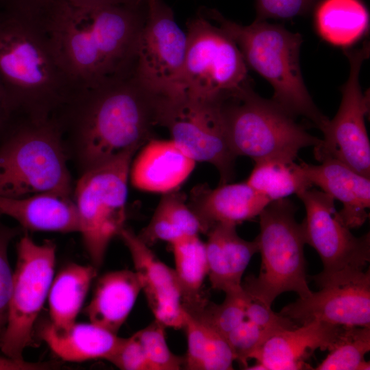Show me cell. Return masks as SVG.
Returning <instances> with one entry per match:
<instances>
[{
	"mask_svg": "<svg viewBox=\"0 0 370 370\" xmlns=\"http://www.w3.org/2000/svg\"><path fill=\"white\" fill-rule=\"evenodd\" d=\"M162 97L134 73L80 91L58 119L82 173L151 139Z\"/></svg>",
	"mask_w": 370,
	"mask_h": 370,
	"instance_id": "6da1fadb",
	"label": "cell"
},
{
	"mask_svg": "<svg viewBox=\"0 0 370 370\" xmlns=\"http://www.w3.org/2000/svg\"><path fill=\"white\" fill-rule=\"evenodd\" d=\"M13 8L40 27L82 90L121 77L129 70L127 39L107 8L78 7L68 0H16Z\"/></svg>",
	"mask_w": 370,
	"mask_h": 370,
	"instance_id": "7a4b0ae2",
	"label": "cell"
},
{
	"mask_svg": "<svg viewBox=\"0 0 370 370\" xmlns=\"http://www.w3.org/2000/svg\"><path fill=\"white\" fill-rule=\"evenodd\" d=\"M0 82L14 115L57 117L82 90L47 36L25 14L0 12Z\"/></svg>",
	"mask_w": 370,
	"mask_h": 370,
	"instance_id": "3957f363",
	"label": "cell"
},
{
	"mask_svg": "<svg viewBox=\"0 0 370 370\" xmlns=\"http://www.w3.org/2000/svg\"><path fill=\"white\" fill-rule=\"evenodd\" d=\"M236 44L247 66L267 79L273 88L272 100L287 113L308 119L321 131L329 119L313 102L304 82L299 51L301 36L284 27L256 19L243 25L214 9L201 10Z\"/></svg>",
	"mask_w": 370,
	"mask_h": 370,
	"instance_id": "277c9868",
	"label": "cell"
},
{
	"mask_svg": "<svg viewBox=\"0 0 370 370\" xmlns=\"http://www.w3.org/2000/svg\"><path fill=\"white\" fill-rule=\"evenodd\" d=\"M65 145L57 118H23L12 126L0 144V197L46 192L71 197Z\"/></svg>",
	"mask_w": 370,
	"mask_h": 370,
	"instance_id": "5b68a950",
	"label": "cell"
},
{
	"mask_svg": "<svg viewBox=\"0 0 370 370\" xmlns=\"http://www.w3.org/2000/svg\"><path fill=\"white\" fill-rule=\"evenodd\" d=\"M221 108L229 145L236 157L247 156L255 162H291L300 149L321 141L272 99L256 94L250 83L223 97Z\"/></svg>",
	"mask_w": 370,
	"mask_h": 370,
	"instance_id": "8992f818",
	"label": "cell"
},
{
	"mask_svg": "<svg viewBox=\"0 0 370 370\" xmlns=\"http://www.w3.org/2000/svg\"><path fill=\"white\" fill-rule=\"evenodd\" d=\"M296 210L295 205L284 198L271 201L259 214L260 230L256 239L260 271L257 278L247 277L242 286L251 299L267 307L284 292L293 291L300 298L312 293L306 271V243Z\"/></svg>",
	"mask_w": 370,
	"mask_h": 370,
	"instance_id": "52a82bcc",
	"label": "cell"
},
{
	"mask_svg": "<svg viewBox=\"0 0 370 370\" xmlns=\"http://www.w3.org/2000/svg\"><path fill=\"white\" fill-rule=\"evenodd\" d=\"M138 149H130L82 173L75 188L84 245L98 269L111 241L125 227L130 169Z\"/></svg>",
	"mask_w": 370,
	"mask_h": 370,
	"instance_id": "ba28073f",
	"label": "cell"
},
{
	"mask_svg": "<svg viewBox=\"0 0 370 370\" xmlns=\"http://www.w3.org/2000/svg\"><path fill=\"white\" fill-rule=\"evenodd\" d=\"M186 27L182 95L222 98L250 83L238 47L215 23L200 12Z\"/></svg>",
	"mask_w": 370,
	"mask_h": 370,
	"instance_id": "9c48e42d",
	"label": "cell"
},
{
	"mask_svg": "<svg viewBox=\"0 0 370 370\" xmlns=\"http://www.w3.org/2000/svg\"><path fill=\"white\" fill-rule=\"evenodd\" d=\"M222 98H200L185 94L162 97L159 114V125L168 129L171 140L184 153L195 162L215 166L220 184L229 183L232 179L236 158L227 137Z\"/></svg>",
	"mask_w": 370,
	"mask_h": 370,
	"instance_id": "30bf717a",
	"label": "cell"
},
{
	"mask_svg": "<svg viewBox=\"0 0 370 370\" xmlns=\"http://www.w3.org/2000/svg\"><path fill=\"white\" fill-rule=\"evenodd\" d=\"M56 244H37L26 233L16 244V262L5 332L0 350L5 356L23 360L33 342L36 319L48 297L53 280Z\"/></svg>",
	"mask_w": 370,
	"mask_h": 370,
	"instance_id": "8fae6325",
	"label": "cell"
},
{
	"mask_svg": "<svg viewBox=\"0 0 370 370\" xmlns=\"http://www.w3.org/2000/svg\"><path fill=\"white\" fill-rule=\"evenodd\" d=\"M297 195L306 209L301 223L305 243L317 251L323 267L311 279L321 286L338 275L363 271L370 261L369 232L354 236L336 217L334 199L322 190L310 188Z\"/></svg>",
	"mask_w": 370,
	"mask_h": 370,
	"instance_id": "7c38bea8",
	"label": "cell"
},
{
	"mask_svg": "<svg viewBox=\"0 0 370 370\" xmlns=\"http://www.w3.org/2000/svg\"><path fill=\"white\" fill-rule=\"evenodd\" d=\"M344 53L349 62V77L341 87L338 110L322 130L323 138L314 147V156L319 162L336 160L370 178V143L365 123L369 97L362 93L359 83L362 64L369 56V42Z\"/></svg>",
	"mask_w": 370,
	"mask_h": 370,
	"instance_id": "4fadbf2b",
	"label": "cell"
},
{
	"mask_svg": "<svg viewBox=\"0 0 370 370\" xmlns=\"http://www.w3.org/2000/svg\"><path fill=\"white\" fill-rule=\"evenodd\" d=\"M147 16L136 52L134 75L154 93L182 95L187 36L162 0H147Z\"/></svg>",
	"mask_w": 370,
	"mask_h": 370,
	"instance_id": "5bb4252c",
	"label": "cell"
},
{
	"mask_svg": "<svg viewBox=\"0 0 370 370\" xmlns=\"http://www.w3.org/2000/svg\"><path fill=\"white\" fill-rule=\"evenodd\" d=\"M320 287V291L299 297L278 313L297 325L317 321L370 328L369 269L338 275Z\"/></svg>",
	"mask_w": 370,
	"mask_h": 370,
	"instance_id": "9a60e30c",
	"label": "cell"
},
{
	"mask_svg": "<svg viewBox=\"0 0 370 370\" xmlns=\"http://www.w3.org/2000/svg\"><path fill=\"white\" fill-rule=\"evenodd\" d=\"M119 236L130 251L155 320L164 327L183 329L186 312L174 269L162 262L150 246L131 230L124 227Z\"/></svg>",
	"mask_w": 370,
	"mask_h": 370,
	"instance_id": "2e32d148",
	"label": "cell"
},
{
	"mask_svg": "<svg viewBox=\"0 0 370 370\" xmlns=\"http://www.w3.org/2000/svg\"><path fill=\"white\" fill-rule=\"evenodd\" d=\"M343 325L312 321L270 336L251 353L265 370L309 369L307 358L317 349L330 350Z\"/></svg>",
	"mask_w": 370,
	"mask_h": 370,
	"instance_id": "e0dca14e",
	"label": "cell"
},
{
	"mask_svg": "<svg viewBox=\"0 0 370 370\" xmlns=\"http://www.w3.org/2000/svg\"><path fill=\"white\" fill-rule=\"evenodd\" d=\"M271 202L246 182L219 184L215 188L201 184L191 190L188 204L199 220L203 233L217 224H238L259 216Z\"/></svg>",
	"mask_w": 370,
	"mask_h": 370,
	"instance_id": "ac0fdd59",
	"label": "cell"
},
{
	"mask_svg": "<svg viewBox=\"0 0 370 370\" xmlns=\"http://www.w3.org/2000/svg\"><path fill=\"white\" fill-rule=\"evenodd\" d=\"M318 165L301 161L304 175L311 184L342 202L343 208L336 212L338 219L348 228L361 226L369 217L370 178L362 175L345 164L326 159Z\"/></svg>",
	"mask_w": 370,
	"mask_h": 370,
	"instance_id": "d6986e66",
	"label": "cell"
},
{
	"mask_svg": "<svg viewBox=\"0 0 370 370\" xmlns=\"http://www.w3.org/2000/svg\"><path fill=\"white\" fill-rule=\"evenodd\" d=\"M195 163L171 139L151 138L133 158L130 180L137 189L165 194L175 191L187 180Z\"/></svg>",
	"mask_w": 370,
	"mask_h": 370,
	"instance_id": "ffe728a7",
	"label": "cell"
},
{
	"mask_svg": "<svg viewBox=\"0 0 370 370\" xmlns=\"http://www.w3.org/2000/svg\"><path fill=\"white\" fill-rule=\"evenodd\" d=\"M236 225L220 223L207 232L205 243L208 276L212 288L225 294L243 290L242 277L258 244L241 238Z\"/></svg>",
	"mask_w": 370,
	"mask_h": 370,
	"instance_id": "44dd1931",
	"label": "cell"
},
{
	"mask_svg": "<svg viewBox=\"0 0 370 370\" xmlns=\"http://www.w3.org/2000/svg\"><path fill=\"white\" fill-rule=\"evenodd\" d=\"M0 214L30 231L70 233L79 231L76 204L71 197L46 192L29 196L0 197Z\"/></svg>",
	"mask_w": 370,
	"mask_h": 370,
	"instance_id": "7402d4cb",
	"label": "cell"
},
{
	"mask_svg": "<svg viewBox=\"0 0 370 370\" xmlns=\"http://www.w3.org/2000/svg\"><path fill=\"white\" fill-rule=\"evenodd\" d=\"M39 334L58 358L73 362L108 360L123 339L91 322L75 321L66 328H58L49 321L42 325Z\"/></svg>",
	"mask_w": 370,
	"mask_h": 370,
	"instance_id": "603a6c76",
	"label": "cell"
},
{
	"mask_svg": "<svg viewBox=\"0 0 370 370\" xmlns=\"http://www.w3.org/2000/svg\"><path fill=\"white\" fill-rule=\"evenodd\" d=\"M140 291L141 283L135 271L123 269L105 273L98 279L86 309L90 322L117 334Z\"/></svg>",
	"mask_w": 370,
	"mask_h": 370,
	"instance_id": "cb8c5ba5",
	"label": "cell"
},
{
	"mask_svg": "<svg viewBox=\"0 0 370 370\" xmlns=\"http://www.w3.org/2000/svg\"><path fill=\"white\" fill-rule=\"evenodd\" d=\"M97 269L91 265L70 263L53 278L49 295L50 322L66 328L76 321Z\"/></svg>",
	"mask_w": 370,
	"mask_h": 370,
	"instance_id": "d4e9b609",
	"label": "cell"
},
{
	"mask_svg": "<svg viewBox=\"0 0 370 370\" xmlns=\"http://www.w3.org/2000/svg\"><path fill=\"white\" fill-rule=\"evenodd\" d=\"M369 13L360 0H323L314 15L319 35L338 47L358 40L369 27Z\"/></svg>",
	"mask_w": 370,
	"mask_h": 370,
	"instance_id": "484cf974",
	"label": "cell"
},
{
	"mask_svg": "<svg viewBox=\"0 0 370 370\" xmlns=\"http://www.w3.org/2000/svg\"><path fill=\"white\" fill-rule=\"evenodd\" d=\"M183 329L187 338V352L184 364L186 369H234L235 356L223 335L188 312Z\"/></svg>",
	"mask_w": 370,
	"mask_h": 370,
	"instance_id": "4316f807",
	"label": "cell"
},
{
	"mask_svg": "<svg viewBox=\"0 0 370 370\" xmlns=\"http://www.w3.org/2000/svg\"><path fill=\"white\" fill-rule=\"evenodd\" d=\"M171 245L182 306L185 310L193 311L207 301L202 296L203 284L208 275L205 243L198 235H193L178 238Z\"/></svg>",
	"mask_w": 370,
	"mask_h": 370,
	"instance_id": "83f0119b",
	"label": "cell"
},
{
	"mask_svg": "<svg viewBox=\"0 0 370 370\" xmlns=\"http://www.w3.org/2000/svg\"><path fill=\"white\" fill-rule=\"evenodd\" d=\"M199 232H202L200 223L186 204L184 195L175 190L164 194L150 222L138 236L151 246L158 241L171 244Z\"/></svg>",
	"mask_w": 370,
	"mask_h": 370,
	"instance_id": "f1b7e54d",
	"label": "cell"
},
{
	"mask_svg": "<svg viewBox=\"0 0 370 370\" xmlns=\"http://www.w3.org/2000/svg\"><path fill=\"white\" fill-rule=\"evenodd\" d=\"M245 182L271 201L284 199L312 187L299 164L278 160L256 162Z\"/></svg>",
	"mask_w": 370,
	"mask_h": 370,
	"instance_id": "f546056e",
	"label": "cell"
},
{
	"mask_svg": "<svg viewBox=\"0 0 370 370\" xmlns=\"http://www.w3.org/2000/svg\"><path fill=\"white\" fill-rule=\"evenodd\" d=\"M370 350V328L345 326L317 370H369L365 356Z\"/></svg>",
	"mask_w": 370,
	"mask_h": 370,
	"instance_id": "4dcf8cb0",
	"label": "cell"
},
{
	"mask_svg": "<svg viewBox=\"0 0 370 370\" xmlns=\"http://www.w3.org/2000/svg\"><path fill=\"white\" fill-rule=\"evenodd\" d=\"M250 297L242 291L225 294L220 304L206 301L199 308L188 312L225 336L245 319V310ZM187 312V311H186Z\"/></svg>",
	"mask_w": 370,
	"mask_h": 370,
	"instance_id": "1f68e13d",
	"label": "cell"
},
{
	"mask_svg": "<svg viewBox=\"0 0 370 370\" xmlns=\"http://www.w3.org/2000/svg\"><path fill=\"white\" fill-rule=\"evenodd\" d=\"M165 328L154 320L134 334L144 349L151 370H179L184 366V358L174 354L167 345Z\"/></svg>",
	"mask_w": 370,
	"mask_h": 370,
	"instance_id": "d6a6232c",
	"label": "cell"
},
{
	"mask_svg": "<svg viewBox=\"0 0 370 370\" xmlns=\"http://www.w3.org/2000/svg\"><path fill=\"white\" fill-rule=\"evenodd\" d=\"M274 334L245 318L225 336V339L234 353L235 360L246 369L250 354Z\"/></svg>",
	"mask_w": 370,
	"mask_h": 370,
	"instance_id": "836d02e7",
	"label": "cell"
},
{
	"mask_svg": "<svg viewBox=\"0 0 370 370\" xmlns=\"http://www.w3.org/2000/svg\"><path fill=\"white\" fill-rule=\"evenodd\" d=\"M20 233L19 228L0 221V341L7 325L13 271L8 256L11 241Z\"/></svg>",
	"mask_w": 370,
	"mask_h": 370,
	"instance_id": "e575fe53",
	"label": "cell"
},
{
	"mask_svg": "<svg viewBox=\"0 0 370 370\" xmlns=\"http://www.w3.org/2000/svg\"><path fill=\"white\" fill-rule=\"evenodd\" d=\"M316 0H257V18L288 19L303 15Z\"/></svg>",
	"mask_w": 370,
	"mask_h": 370,
	"instance_id": "d590c367",
	"label": "cell"
},
{
	"mask_svg": "<svg viewBox=\"0 0 370 370\" xmlns=\"http://www.w3.org/2000/svg\"><path fill=\"white\" fill-rule=\"evenodd\" d=\"M108 361L123 370H151L144 349L134 334L123 338Z\"/></svg>",
	"mask_w": 370,
	"mask_h": 370,
	"instance_id": "8d00e7d4",
	"label": "cell"
},
{
	"mask_svg": "<svg viewBox=\"0 0 370 370\" xmlns=\"http://www.w3.org/2000/svg\"><path fill=\"white\" fill-rule=\"evenodd\" d=\"M56 366L49 362H32L0 355V370H47Z\"/></svg>",
	"mask_w": 370,
	"mask_h": 370,
	"instance_id": "74e56055",
	"label": "cell"
},
{
	"mask_svg": "<svg viewBox=\"0 0 370 370\" xmlns=\"http://www.w3.org/2000/svg\"><path fill=\"white\" fill-rule=\"evenodd\" d=\"M73 5L84 8H99L108 5H136L147 0H68Z\"/></svg>",
	"mask_w": 370,
	"mask_h": 370,
	"instance_id": "f35d334b",
	"label": "cell"
},
{
	"mask_svg": "<svg viewBox=\"0 0 370 370\" xmlns=\"http://www.w3.org/2000/svg\"><path fill=\"white\" fill-rule=\"evenodd\" d=\"M13 116L14 114L0 82V134L7 130Z\"/></svg>",
	"mask_w": 370,
	"mask_h": 370,
	"instance_id": "ab89813d",
	"label": "cell"
},
{
	"mask_svg": "<svg viewBox=\"0 0 370 370\" xmlns=\"http://www.w3.org/2000/svg\"><path fill=\"white\" fill-rule=\"evenodd\" d=\"M1 0H0V2H1Z\"/></svg>",
	"mask_w": 370,
	"mask_h": 370,
	"instance_id": "60d3db41",
	"label": "cell"
}]
</instances>
